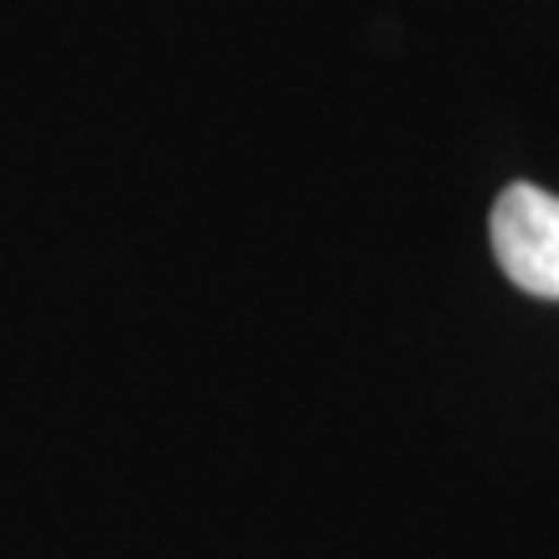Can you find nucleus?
<instances>
[{
    "label": "nucleus",
    "mask_w": 559,
    "mask_h": 559,
    "mask_svg": "<svg viewBox=\"0 0 559 559\" xmlns=\"http://www.w3.org/2000/svg\"><path fill=\"white\" fill-rule=\"evenodd\" d=\"M492 254L519 290L559 300V198L544 187H508L492 202Z\"/></svg>",
    "instance_id": "f257e3e1"
}]
</instances>
